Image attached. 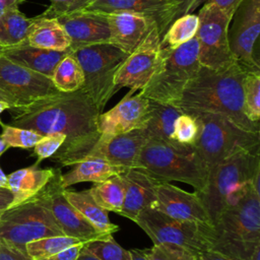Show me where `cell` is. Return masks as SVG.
I'll return each mask as SVG.
<instances>
[{"instance_id": "cell-1", "label": "cell", "mask_w": 260, "mask_h": 260, "mask_svg": "<svg viewBox=\"0 0 260 260\" xmlns=\"http://www.w3.org/2000/svg\"><path fill=\"white\" fill-rule=\"evenodd\" d=\"M9 125L32 130L43 136L63 134L65 141L50 157L62 166H74L87 157L101 134V114L82 88L72 92L59 91L21 107L8 109Z\"/></svg>"}, {"instance_id": "cell-2", "label": "cell", "mask_w": 260, "mask_h": 260, "mask_svg": "<svg viewBox=\"0 0 260 260\" xmlns=\"http://www.w3.org/2000/svg\"><path fill=\"white\" fill-rule=\"evenodd\" d=\"M245 73L235 61L215 69L200 66L185 86L175 107L183 113L202 111L220 114L244 130L260 133L259 123L251 122L244 113Z\"/></svg>"}, {"instance_id": "cell-3", "label": "cell", "mask_w": 260, "mask_h": 260, "mask_svg": "<svg viewBox=\"0 0 260 260\" xmlns=\"http://www.w3.org/2000/svg\"><path fill=\"white\" fill-rule=\"evenodd\" d=\"M260 245V194L250 183L236 190L212 223L210 249L248 260Z\"/></svg>"}, {"instance_id": "cell-4", "label": "cell", "mask_w": 260, "mask_h": 260, "mask_svg": "<svg viewBox=\"0 0 260 260\" xmlns=\"http://www.w3.org/2000/svg\"><path fill=\"white\" fill-rule=\"evenodd\" d=\"M134 168L162 182L186 183L196 192L204 190L208 182V171L193 146H174L154 138L143 145Z\"/></svg>"}, {"instance_id": "cell-5", "label": "cell", "mask_w": 260, "mask_h": 260, "mask_svg": "<svg viewBox=\"0 0 260 260\" xmlns=\"http://www.w3.org/2000/svg\"><path fill=\"white\" fill-rule=\"evenodd\" d=\"M198 123V136L193 148L209 173L218 164L241 149L260 146V133L249 132L237 126L228 117L202 111H191Z\"/></svg>"}, {"instance_id": "cell-6", "label": "cell", "mask_w": 260, "mask_h": 260, "mask_svg": "<svg viewBox=\"0 0 260 260\" xmlns=\"http://www.w3.org/2000/svg\"><path fill=\"white\" fill-rule=\"evenodd\" d=\"M200 66L196 38L175 49L160 47L159 63L140 92L149 100L175 106Z\"/></svg>"}, {"instance_id": "cell-7", "label": "cell", "mask_w": 260, "mask_h": 260, "mask_svg": "<svg viewBox=\"0 0 260 260\" xmlns=\"http://www.w3.org/2000/svg\"><path fill=\"white\" fill-rule=\"evenodd\" d=\"M258 173H260V147L241 149L209 173L206 187L197 194L212 223L228 203L230 196L242 186L251 183Z\"/></svg>"}, {"instance_id": "cell-8", "label": "cell", "mask_w": 260, "mask_h": 260, "mask_svg": "<svg viewBox=\"0 0 260 260\" xmlns=\"http://www.w3.org/2000/svg\"><path fill=\"white\" fill-rule=\"evenodd\" d=\"M68 53L74 56L83 71L84 82L81 88L102 113L118 91L115 76L129 54L110 43L93 44Z\"/></svg>"}, {"instance_id": "cell-9", "label": "cell", "mask_w": 260, "mask_h": 260, "mask_svg": "<svg viewBox=\"0 0 260 260\" xmlns=\"http://www.w3.org/2000/svg\"><path fill=\"white\" fill-rule=\"evenodd\" d=\"M40 191L34 197L0 212V239L23 250L28 242L63 236Z\"/></svg>"}, {"instance_id": "cell-10", "label": "cell", "mask_w": 260, "mask_h": 260, "mask_svg": "<svg viewBox=\"0 0 260 260\" xmlns=\"http://www.w3.org/2000/svg\"><path fill=\"white\" fill-rule=\"evenodd\" d=\"M134 222L145 232L153 244H174L196 256L210 249L212 225L176 219L152 207L141 210Z\"/></svg>"}, {"instance_id": "cell-11", "label": "cell", "mask_w": 260, "mask_h": 260, "mask_svg": "<svg viewBox=\"0 0 260 260\" xmlns=\"http://www.w3.org/2000/svg\"><path fill=\"white\" fill-rule=\"evenodd\" d=\"M260 0H243L229 25L228 40L233 60L245 71H260Z\"/></svg>"}, {"instance_id": "cell-12", "label": "cell", "mask_w": 260, "mask_h": 260, "mask_svg": "<svg viewBox=\"0 0 260 260\" xmlns=\"http://www.w3.org/2000/svg\"><path fill=\"white\" fill-rule=\"evenodd\" d=\"M198 59L201 66L219 68L234 62L228 40L229 25L233 15L226 13L215 4L205 2L199 10Z\"/></svg>"}, {"instance_id": "cell-13", "label": "cell", "mask_w": 260, "mask_h": 260, "mask_svg": "<svg viewBox=\"0 0 260 260\" xmlns=\"http://www.w3.org/2000/svg\"><path fill=\"white\" fill-rule=\"evenodd\" d=\"M0 92L6 96L10 108H13L28 105L59 90L50 77L19 65L1 54Z\"/></svg>"}, {"instance_id": "cell-14", "label": "cell", "mask_w": 260, "mask_h": 260, "mask_svg": "<svg viewBox=\"0 0 260 260\" xmlns=\"http://www.w3.org/2000/svg\"><path fill=\"white\" fill-rule=\"evenodd\" d=\"M61 169H57L54 177L41 190L47 206L65 236L80 240L84 244L109 237L100 233L64 196L60 183ZM112 237V236H111Z\"/></svg>"}, {"instance_id": "cell-15", "label": "cell", "mask_w": 260, "mask_h": 260, "mask_svg": "<svg viewBox=\"0 0 260 260\" xmlns=\"http://www.w3.org/2000/svg\"><path fill=\"white\" fill-rule=\"evenodd\" d=\"M160 59V36L155 23L142 42L127 56L115 76V85L142 89L154 73Z\"/></svg>"}, {"instance_id": "cell-16", "label": "cell", "mask_w": 260, "mask_h": 260, "mask_svg": "<svg viewBox=\"0 0 260 260\" xmlns=\"http://www.w3.org/2000/svg\"><path fill=\"white\" fill-rule=\"evenodd\" d=\"M130 91L111 110L98 117L101 135H115L136 129H143L149 114V99L141 92L132 95Z\"/></svg>"}, {"instance_id": "cell-17", "label": "cell", "mask_w": 260, "mask_h": 260, "mask_svg": "<svg viewBox=\"0 0 260 260\" xmlns=\"http://www.w3.org/2000/svg\"><path fill=\"white\" fill-rule=\"evenodd\" d=\"M151 207L176 219L212 225L197 192L189 193L169 182L161 181L156 185L155 201Z\"/></svg>"}, {"instance_id": "cell-18", "label": "cell", "mask_w": 260, "mask_h": 260, "mask_svg": "<svg viewBox=\"0 0 260 260\" xmlns=\"http://www.w3.org/2000/svg\"><path fill=\"white\" fill-rule=\"evenodd\" d=\"M148 139L144 129L115 135H101L87 157L102 158L125 170L132 169L135 167L141 148Z\"/></svg>"}, {"instance_id": "cell-19", "label": "cell", "mask_w": 260, "mask_h": 260, "mask_svg": "<svg viewBox=\"0 0 260 260\" xmlns=\"http://www.w3.org/2000/svg\"><path fill=\"white\" fill-rule=\"evenodd\" d=\"M57 19L70 39L68 52L93 44L109 43L110 31L105 14L73 11Z\"/></svg>"}, {"instance_id": "cell-20", "label": "cell", "mask_w": 260, "mask_h": 260, "mask_svg": "<svg viewBox=\"0 0 260 260\" xmlns=\"http://www.w3.org/2000/svg\"><path fill=\"white\" fill-rule=\"evenodd\" d=\"M176 0H94L77 11L112 13L131 12L150 17L155 20L160 38L170 26V17Z\"/></svg>"}, {"instance_id": "cell-21", "label": "cell", "mask_w": 260, "mask_h": 260, "mask_svg": "<svg viewBox=\"0 0 260 260\" xmlns=\"http://www.w3.org/2000/svg\"><path fill=\"white\" fill-rule=\"evenodd\" d=\"M109 31V43L130 54L156 23L154 19L138 13L112 12L105 14Z\"/></svg>"}, {"instance_id": "cell-22", "label": "cell", "mask_w": 260, "mask_h": 260, "mask_svg": "<svg viewBox=\"0 0 260 260\" xmlns=\"http://www.w3.org/2000/svg\"><path fill=\"white\" fill-rule=\"evenodd\" d=\"M122 176L126 189L123 206L118 214L135 221L141 210L154 203L156 185L161 181L139 168L128 169Z\"/></svg>"}, {"instance_id": "cell-23", "label": "cell", "mask_w": 260, "mask_h": 260, "mask_svg": "<svg viewBox=\"0 0 260 260\" xmlns=\"http://www.w3.org/2000/svg\"><path fill=\"white\" fill-rule=\"evenodd\" d=\"M66 54L67 51L58 52L32 47L27 42L2 50V55L9 60L50 78L56 65Z\"/></svg>"}, {"instance_id": "cell-24", "label": "cell", "mask_w": 260, "mask_h": 260, "mask_svg": "<svg viewBox=\"0 0 260 260\" xmlns=\"http://www.w3.org/2000/svg\"><path fill=\"white\" fill-rule=\"evenodd\" d=\"M39 164L17 170L7 176V188L13 193V205L38 194L54 177L57 169H40Z\"/></svg>"}, {"instance_id": "cell-25", "label": "cell", "mask_w": 260, "mask_h": 260, "mask_svg": "<svg viewBox=\"0 0 260 260\" xmlns=\"http://www.w3.org/2000/svg\"><path fill=\"white\" fill-rule=\"evenodd\" d=\"M27 37L28 45L45 50L64 52L70 47V39L57 18L38 15Z\"/></svg>"}, {"instance_id": "cell-26", "label": "cell", "mask_w": 260, "mask_h": 260, "mask_svg": "<svg viewBox=\"0 0 260 260\" xmlns=\"http://www.w3.org/2000/svg\"><path fill=\"white\" fill-rule=\"evenodd\" d=\"M125 171V169L112 165L102 158L87 157L75 164L74 168L69 172L61 174L60 183L64 189L82 182L99 183Z\"/></svg>"}, {"instance_id": "cell-27", "label": "cell", "mask_w": 260, "mask_h": 260, "mask_svg": "<svg viewBox=\"0 0 260 260\" xmlns=\"http://www.w3.org/2000/svg\"><path fill=\"white\" fill-rule=\"evenodd\" d=\"M66 199L103 235L113 236L119 231V226L112 223L106 209L101 207L92 198L88 190L73 191L63 189Z\"/></svg>"}, {"instance_id": "cell-28", "label": "cell", "mask_w": 260, "mask_h": 260, "mask_svg": "<svg viewBox=\"0 0 260 260\" xmlns=\"http://www.w3.org/2000/svg\"><path fill=\"white\" fill-rule=\"evenodd\" d=\"M183 112L177 107L149 100L148 119L143 128L149 138L165 141L174 146H183L173 139L174 124Z\"/></svg>"}, {"instance_id": "cell-29", "label": "cell", "mask_w": 260, "mask_h": 260, "mask_svg": "<svg viewBox=\"0 0 260 260\" xmlns=\"http://www.w3.org/2000/svg\"><path fill=\"white\" fill-rule=\"evenodd\" d=\"M34 18L26 17L19 8L9 10L0 17V46L13 47L27 42Z\"/></svg>"}, {"instance_id": "cell-30", "label": "cell", "mask_w": 260, "mask_h": 260, "mask_svg": "<svg viewBox=\"0 0 260 260\" xmlns=\"http://www.w3.org/2000/svg\"><path fill=\"white\" fill-rule=\"evenodd\" d=\"M125 189L126 185L121 173L112 176L103 182L94 183L88 191L101 207L107 211L119 213L123 206Z\"/></svg>"}, {"instance_id": "cell-31", "label": "cell", "mask_w": 260, "mask_h": 260, "mask_svg": "<svg viewBox=\"0 0 260 260\" xmlns=\"http://www.w3.org/2000/svg\"><path fill=\"white\" fill-rule=\"evenodd\" d=\"M51 79L59 91L72 92L82 87L84 75L77 60L67 52L56 65Z\"/></svg>"}, {"instance_id": "cell-32", "label": "cell", "mask_w": 260, "mask_h": 260, "mask_svg": "<svg viewBox=\"0 0 260 260\" xmlns=\"http://www.w3.org/2000/svg\"><path fill=\"white\" fill-rule=\"evenodd\" d=\"M198 24V15L193 13L185 14L175 19L160 38V47L175 49L189 42L195 38Z\"/></svg>"}, {"instance_id": "cell-33", "label": "cell", "mask_w": 260, "mask_h": 260, "mask_svg": "<svg viewBox=\"0 0 260 260\" xmlns=\"http://www.w3.org/2000/svg\"><path fill=\"white\" fill-rule=\"evenodd\" d=\"M84 244L78 239L68 236H52L28 242L25 245L27 254L35 260L57 254L71 246Z\"/></svg>"}, {"instance_id": "cell-34", "label": "cell", "mask_w": 260, "mask_h": 260, "mask_svg": "<svg viewBox=\"0 0 260 260\" xmlns=\"http://www.w3.org/2000/svg\"><path fill=\"white\" fill-rule=\"evenodd\" d=\"M244 113L248 120L259 123L260 118V71L246 72L243 80Z\"/></svg>"}, {"instance_id": "cell-35", "label": "cell", "mask_w": 260, "mask_h": 260, "mask_svg": "<svg viewBox=\"0 0 260 260\" xmlns=\"http://www.w3.org/2000/svg\"><path fill=\"white\" fill-rule=\"evenodd\" d=\"M82 249L100 260H131L130 251L122 248L112 237L83 244Z\"/></svg>"}, {"instance_id": "cell-36", "label": "cell", "mask_w": 260, "mask_h": 260, "mask_svg": "<svg viewBox=\"0 0 260 260\" xmlns=\"http://www.w3.org/2000/svg\"><path fill=\"white\" fill-rule=\"evenodd\" d=\"M2 133L0 137L7 143L9 147H20V148H31L37 142H39L43 135L28 129L11 126L4 124L0 121Z\"/></svg>"}, {"instance_id": "cell-37", "label": "cell", "mask_w": 260, "mask_h": 260, "mask_svg": "<svg viewBox=\"0 0 260 260\" xmlns=\"http://www.w3.org/2000/svg\"><path fill=\"white\" fill-rule=\"evenodd\" d=\"M141 251L147 260H197V256L190 251L168 243L153 244L151 248Z\"/></svg>"}, {"instance_id": "cell-38", "label": "cell", "mask_w": 260, "mask_h": 260, "mask_svg": "<svg viewBox=\"0 0 260 260\" xmlns=\"http://www.w3.org/2000/svg\"><path fill=\"white\" fill-rule=\"evenodd\" d=\"M198 131L196 119L190 114L182 113L175 121L173 139L180 145L192 147L197 139Z\"/></svg>"}, {"instance_id": "cell-39", "label": "cell", "mask_w": 260, "mask_h": 260, "mask_svg": "<svg viewBox=\"0 0 260 260\" xmlns=\"http://www.w3.org/2000/svg\"><path fill=\"white\" fill-rule=\"evenodd\" d=\"M65 138V135L58 133L43 136V138L34 146V154L38 157L36 162L40 164L42 160L50 158L61 147Z\"/></svg>"}, {"instance_id": "cell-40", "label": "cell", "mask_w": 260, "mask_h": 260, "mask_svg": "<svg viewBox=\"0 0 260 260\" xmlns=\"http://www.w3.org/2000/svg\"><path fill=\"white\" fill-rule=\"evenodd\" d=\"M0 260H35L23 250L3 239H0Z\"/></svg>"}, {"instance_id": "cell-41", "label": "cell", "mask_w": 260, "mask_h": 260, "mask_svg": "<svg viewBox=\"0 0 260 260\" xmlns=\"http://www.w3.org/2000/svg\"><path fill=\"white\" fill-rule=\"evenodd\" d=\"M76 0H51V4L47 10H45L42 16L57 18L61 15L71 12L74 9Z\"/></svg>"}, {"instance_id": "cell-42", "label": "cell", "mask_w": 260, "mask_h": 260, "mask_svg": "<svg viewBox=\"0 0 260 260\" xmlns=\"http://www.w3.org/2000/svg\"><path fill=\"white\" fill-rule=\"evenodd\" d=\"M206 1L207 0H176V5L170 17V25L175 19L185 14L192 13L196 8H198L202 3H205Z\"/></svg>"}, {"instance_id": "cell-43", "label": "cell", "mask_w": 260, "mask_h": 260, "mask_svg": "<svg viewBox=\"0 0 260 260\" xmlns=\"http://www.w3.org/2000/svg\"><path fill=\"white\" fill-rule=\"evenodd\" d=\"M83 244H78V245H74L71 246L57 254L48 256V257H44V258H40L37 260H76L77 256L82 248Z\"/></svg>"}, {"instance_id": "cell-44", "label": "cell", "mask_w": 260, "mask_h": 260, "mask_svg": "<svg viewBox=\"0 0 260 260\" xmlns=\"http://www.w3.org/2000/svg\"><path fill=\"white\" fill-rule=\"evenodd\" d=\"M207 1L215 4L217 7H219L226 13L234 15L235 11L237 10L238 6L242 3L243 0H207Z\"/></svg>"}, {"instance_id": "cell-45", "label": "cell", "mask_w": 260, "mask_h": 260, "mask_svg": "<svg viewBox=\"0 0 260 260\" xmlns=\"http://www.w3.org/2000/svg\"><path fill=\"white\" fill-rule=\"evenodd\" d=\"M14 195L8 188L0 187V212L13 205Z\"/></svg>"}, {"instance_id": "cell-46", "label": "cell", "mask_w": 260, "mask_h": 260, "mask_svg": "<svg viewBox=\"0 0 260 260\" xmlns=\"http://www.w3.org/2000/svg\"><path fill=\"white\" fill-rule=\"evenodd\" d=\"M197 260H235V259L213 250H205L198 254Z\"/></svg>"}, {"instance_id": "cell-47", "label": "cell", "mask_w": 260, "mask_h": 260, "mask_svg": "<svg viewBox=\"0 0 260 260\" xmlns=\"http://www.w3.org/2000/svg\"><path fill=\"white\" fill-rule=\"evenodd\" d=\"M23 2L24 0H0V17L9 10L18 8Z\"/></svg>"}, {"instance_id": "cell-48", "label": "cell", "mask_w": 260, "mask_h": 260, "mask_svg": "<svg viewBox=\"0 0 260 260\" xmlns=\"http://www.w3.org/2000/svg\"><path fill=\"white\" fill-rule=\"evenodd\" d=\"M76 260H100V259H98L94 255L90 254L89 252H87L81 248Z\"/></svg>"}, {"instance_id": "cell-49", "label": "cell", "mask_w": 260, "mask_h": 260, "mask_svg": "<svg viewBox=\"0 0 260 260\" xmlns=\"http://www.w3.org/2000/svg\"><path fill=\"white\" fill-rule=\"evenodd\" d=\"M130 251V254H131V260H147L142 251L139 250V249H132V250H129Z\"/></svg>"}, {"instance_id": "cell-50", "label": "cell", "mask_w": 260, "mask_h": 260, "mask_svg": "<svg viewBox=\"0 0 260 260\" xmlns=\"http://www.w3.org/2000/svg\"><path fill=\"white\" fill-rule=\"evenodd\" d=\"M94 0H76V3H75V6H74V9L71 11H77V10H80L82 8H84L85 6H87L89 3L93 2Z\"/></svg>"}, {"instance_id": "cell-51", "label": "cell", "mask_w": 260, "mask_h": 260, "mask_svg": "<svg viewBox=\"0 0 260 260\" xmlns=\"http://www.w3.org/2000/svg\"><path fill=\"white\" fill-rule=\"evenodd\" d=\"M1 156V155H0ZM0 187L2 188H7V176L5 173L2 171L0 167Z\"/></svg>"}, {"instance_id": "cell-52", "label": "cell", "mask_w": 260, "mask_h": 260, "mask_svg": "<svg viewBox=\"0 0 260 260\" xmlns=\"http://www.w3.org/2000/svg\"><path fill=\"white\" fill-rule=\"evenodd\" d=\"M248 260H260V245L256 246Z\"/></svg>"}, {"instance_id": "cell-53", "label": "cell", "mask_w": 260, "mask_h": 260, "mask_svg": "<svg viewBox=\"0 0 260 260\" xmlns=\"http://www.w3.org/2000/svg\"><path fill=\"white\" fill-rule=\"evenodd\" d=\"M8 148L9 146L7 145V143L0 137V155H2Z\"/></svg>"}, {"instance_id": "cell-54", "label": "cell", "mask_w": 260, "mask_h": 260, "mask_svg": "<svg viewBox=\"0 0 260 260\" xmlns=\"http://www.w3.org/2000/svg\"><path fill=\"white\" fill-rule=\"evenodd\" d=\"M8 109H10V105L7 102H5V101L0 100V114L2 112H4V111L8 110Z\"/></svg>"}, {"instance_id": "cell-55", "label": "cell", "mask_w": 260, "mask_h": 260, "mask_svg": "<svg viewBox=\"0 0 260 260\" xmlns=\"http://www.w3.org/2000/svg\"><path fill=\"white\" fill-rule=\"evenodd\" d=\"M0 100H2V101H5V102H7V103H8V101H7L6 96H5L4 94H2L1 92H0Z\"/></svg>"}, {"instance_id": "cell-56", "label": "cell", "mask_w": 260, "mask_h": 260, "mask_svg": "<svg viewBox=\"0 0 260 260\" xmlns=\"http://www.w3.org/2000/svg\"><path fill=\"white\" fill-rule=\"evenodd\" d=\"M2 50H3V47L0 46V56H1V54H2Z\"/></svg>"}]
</instances>
